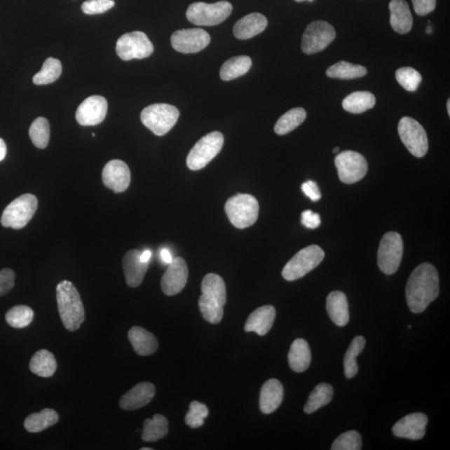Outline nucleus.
<instances>
[{"mask_svg": "<svg viewBox=\"0 0 450 450\" xmlns=\"http://www.w3.org/2000/svg\"><path fill=\"white\" fill-rule=\"evenodd\" d=\"M439 294V278L435 267L423 263L414 270L406 285V300L410 311L421 314Z\"/></svg>", "mask_w": 450, "mask_h": 450, "instance_id": "obj_1", "label": "nucleus"}, {"mask_svg": "<svg viewBox=\"0 0 450 450\" xmlns=\"http://www.w3.org/2000/svg\"><path fill=\"white\" fill-rule=\"evenodd\" d=\"M58 310L66 329L76 331L86 319L85 308L78 290L71 282L63 280L56 287Z\"/></svg>", "mask_w": 450, "mask_h": 450, "instance_id": "obj_2", "label": "nucleus"}, {"mask_svg": "<svg viewBox=\"0 0 450 450\" xmlns=\"http://www.w3.org/2000/svg\"><path fill=\"white\" fill-rule=\"evenodd\" d=\"M259 211V202L247 193H238L229 198L225 205V212L229 221L238 229H245L257 221Z\"/></svg>", "mask_w": 450, "mask_h": 450, "instance_id": "obj_3", "label": "nucleus"}, {"mask_svg": "<svg viewBox=\"0 0 450 450\" xmlns=\"http://www.w3.org/2000/svg\"><path fill=\"white\" fill-rule=\"evenodd\" d=\"M179 117L178 109L167 104L149 105L143 109L140 116L143 125L158 136L169 133L177 123Z\"/></svg>", "mask_w": 450, "mask_h": 450, "instance_id": "obj_4", "label": "nucleus"}, {"mask_svg": "<svg viewBox=\"0 0 450 450\" xmlns=\"http://www.w3.org/2000/svg\"><path fill=\"white\" fill-rule=\"evenodd\" d=\"M325 258L324 250L320 247L313 245L306 247L289 260L282 271L284 279L288 281L297 280L306 275L319 264Z\"/></svg>", "mask_w": 450, "mask_h": 450, "instance_id": "obj_5", "label": "nucleus"}, {"mask_svg": "<svg viewBox=\"0 0 450 450\" xmlns=\"http://www.w3.org/2000/svg\"><path fill=\"white\" fill-rule=\"evenodd\" d=\"M38 209L36 196L25 193L15 198L4 210L1 224L4 227L21 229L26 226Z\"/></svg>", "mask_w": 450, "mask_h": 450, "instance_id": "obj_6", "label": "nucleus"}, {"mask_svg": "<svg viewBox=\"0 0 450 450\" xmlns=\"http://www.w3.org/2000/svg\"><path fill=\"white\" fill-rule=\"evenodd\" d=\"M233 6L227 1L214 4L196 2L188 8L187 19L200 26H214L221 24L231 15Z\"/></svg>", "mask_w": 450, "mask_h": 450, "instance_id": "obj_7", "label": "nucleus"}, {"mask_svg": "<svg viewBox=\"0 0 450 450\" xmlns=\"http://www.w3.org/2000/svg\"><path fill=\"white\" fill-rule=\"evenodd\" d=\"M224 142L223 134L220 132H212L204 137L192 148L187 157V165L191 170H200L213 160Z\"/></svg>", "mask_w": 450, "mask_h": 450, "instance_id": "obj_8", "label": "nucleus"}, {"mask_svg": "<svg viewBox=\"0 0 450 450\" xmlns=\"http://www.w3.org/2000/svg\"><path fill=\"white\" fill-rule=\"evenodd\" d=\"M403 251V240L400 233H386L378 250V266L381 271L386 275L396 273L402 260Z\"/></svg>", "mask_w": 450, "mask_h": 450, "instance_id": "obj_9", "label": "nucleus"}, {"mask_svg": "<svg viewBox=\"0 0 450 450\" xmlns=\"http://www.w3.org/2000/svg\"><path fill=\"white\" fill-rule=\"evenodd\" d=\"M401 140L409 151L417 158L425 156L429 149L427 133L420 123L410 117L401 118L398 127Z\"/></svg>", "mask_w": 450, "mask_h": 450, "instance_id": "obj_10", "label": "nucleus"}, {"mask_svg": "<svg viewBox=\"0 0 450 450\" xmlns=\"http://www.w3.org/2000/svg\"><path fill=\"white\" fill-rule=\"evenodd\" d=\"M154 46L147 35L141 31L122 35L116 43V53L123 60L148 58L153 54Z\"/></svg>", "mask_w": 450, "mask_h": 450, "instance_id": "obj_11", "label": "nucleus"}, {"mask_svg": "<svg viewBox=\"0 0 450 450\" xmlns=\"http://www.w3.org/2000/svg\"><path fill=\"white\" fill-rule=\"evenodd\" d=\"M336 37L332 25L325 21H315L308 25L303 34L302 50L304 54H316L327 48Z\"/></svg>", "mask_w": 450, "mask_h": 450, "instance_id": "obj_12", "label": "nucleus"}, {"mask_svg": "<svg viewBox=\"0 0 450 450\" xmlns=\"http://www.w3.org/2000/svg\"><path fill=\"white\" fill-rule=\"evenodd\" d=\"M339 179L345 184H354L363 179L368 171L364 157L355 151L341 152L335 158Z\"/></svg>", "mask_w": 450, "mask_h": 450, "instance_id": "obj_13", "label": "nucleus"}, {"mask_svg": "<svg viewBox=\"0 0 450 450\" xmlns=\"http://www.w3.org/2000/svg\"><path fill=\"white\" fill-rule=\"evenodd\" d=\"M210 43V34L202 29L177 30L171 36L172 47L183 54L200 52L208 46Z\"/></svg>", "mask_w": 450, "mask_h": 450, "instance_id": "obj_14", "label": "nucleus"}, {"mask_svg": "<svg viewBox=\"0 0 450 450\" xmlns=\"http://www.w3.org/2000/svg\"><path fill=\"white\" fill-rule=\"evenodd\" d=\"M107 110V100L102 96L94 95L87 98L79 106L75 116L79 125L94 126L104 121Z\"/></svg>", "mask_w": 450, "mask_h": 450, "instance_id": "obj_15", "label": "nucleus"}, {"mask_svg": "<svg viewBox=\"0 0 450 450\" xmlns=\"http://www.w3.org/2000/svg\"><path fill=\"white\" fill-rule=\"evenodd\" d=\"M188 276L186 262L182 258L174 259L162 277L163 292L168 296H173L180 293L187 284Z\"/></svg>", "mask_w": 450, "mask_h": 450, "instance_id": "obj_16", "label": "nucleus"}, {"mask_svg": "<svg viewBox=\"0 0 450 450\" xmlns=\"http://www.w3.org/2000/svg\"><path fill=\"white\" fill-rule=\"evenodd\" d=\"M102 179L105 186L114 193L125 191L131 181L130 168L122 161H109L104 168Z\"/></svg>", "mask_w": 450, "mask_h": 450, "instance_id": "obj_17", "label": "nucleus"}, {"mask_svg": "<svg viewBox=\"0 0 450 450\" xmlns=\"http://www.w3.org/2000/svg\"><path fill=\"white\" fill-rule=\"evenodd\" d=\"M428 417L423 413H413L401 418L393 427V434L399 438L418 440L426 433Z\"/></svg>", "mask_w": 450, "mask_h": 450, "instance_id": "obj_18", "label": "nucleus"}, {"mask_svg": "<svg viewBox=\"0 0 450 450\" xmlns=\"http://www.w3.org/2000/svg\"><path fill=\"white\" fill-rule=\"evenodd\" d=\"M140 254L139 250H132L128 251L123 259V268L127 285L131 288H136L142 283L149 268V262H143L140 259Z\"/></svg>", "mask_w": 450, "mask_h": 450, "instance_id": "obj_19", "label": "nucleus"}, {"mask_svg": "<svg viewBox=\"0 0 450 450\" xmlns=\"http://www.w3.org/2000/svg\"><path fill=\"white\" fill-rule=\"evenodd\" d=\"M156 395V387L151 383L143 382L132 388L120 400L123 410H135L151 402Z\"/></svg>", "mask_w": 450, "mask_h": 450, "instance_id": "obj_20", "label": "nucleus"}, {"mask_svg": "<svg viewBox=\"0 0 450 450\" xmlns=\"http://www.w3.org/2000/svg\"><path fill=\"white\" fill-rule=\"evenodd\" d=\"M284 399V388L276 379H268L264 383L259 396V408L262 413L268 414L280 407Z\"/></svg>", "mask_w": 450, "mask_h": 450, "instance_id": "obj_21", "label": "nucleus"}, {"mask_svg": "<svg viewBox=\"0 0 450 450\" xmlns=\"http://www.w3.org/2000/svg\"><path fill=\"white\" fill-rule=\"evenodd\" d=\"M275 316L276 311L273 306L260 307L249 316L245 329L247 332H255L260 336H264L271 329Z\"/></svg>", "mask_w": 450, "mask_h": 450, "instance_id": "obj_22", "label": "nucleus"}, {"mask_svg": "<svg viewBox=\"0 0 450 450\" xmlns=\"http://www.w3.org/2000/svg\"><path fill=\"white\" fill-rule=\"evenodd\" d=\"M326 311L330 320L339 327H343L350 320L346 295L341 291H333L326 299Z\"/></svg>", "mask_w": 450, "mask_h": 450, "instance_id": "obj_23", "label": "nucleus"}, {"mask_svg": "<svg viewBox=\"0 0 450 450\" xmlns=\"http://www.w3.org/2000/svg\"><path fill=\"white\" fill-rule=\"evenodd\" d=\"M268 20L266 16L253 13L243 17L233 27V34L239 39H249L266 30Z\"/></svg>", "mask_w": 450, "mask_h": 450, "instance_id": "obj_24", "label": "nucleus"}, {"mask_svg": "<svg viewBox=\"0 0 450 450\" xmlns=\"http://www.w3.org/2000/svg\"><path fill=\"white\" fill-rule=\"evenodd\" d=\"M390 25L396 33L404 34L413 27V16L404 0H392L390 3Z\"/></svg>", "mask_w": 450, "mask_h": 450, "instance_id": "obj_25", "label": "nucleus"}, {"mask_svg": "<svg viewBox=\"0 0 450 450\" xmlns=\"http://www.w3.org/2000/svg\"><path fill=\"white\" fill-rule=\"evenodd\" d=\"M132 346L136 354L141 356H148L156 353L158 348V341L152 333L146 329L134 326L128 334Z\"/></svg>", "mask_w": 450, "mask_h": 450, "instance_id": "obj_26", "label": "nucleus"}, {"mask_svg": "<svg viewBox=\"0 0 450 450\" xmlns=\"http://www.w3.org/2000/svg\"><path fill=\"white\" fill-rule=\"evenodd\" d=\"M291 369L296 373L306 371L311 363V350L308 343L303 339H297L291 345L288 355Z\"/></svg>", "mask_w": 450, "mask_h": 450, "instance_id": "obj_27", "label": "nucleus"}, {"mask_svg": "<svg viewBox=\"0 0 450 450\" xmlns=\"http://www.w3.org/2000/svg\"><path fill=\"white\" fill-rule=\"evenodd\" d=\"M202 294L221 306L226 304V287L222 278L216 273H209L203 279L201 284Z\"/></svg>", "mask_w": 450, "mask_h": 450, "instance_id": "obj_28", "label": "nucleus"}, {"mask_svg": "<svg viewBox=\"0 0 450 450\" xmlns=\"http://www.w3.org/2000/svg\"><path fill=\"white\" fill-rule=\"evenodd\" d=\"M29 369L38 376L50 378L54 375L57 369L55 357L47 350H39L31 359Z\"/></svg>", "mask_w": 450, "mask_h": 450, "instance_id": "obj_29", "label": "nucleus"}, {"mask_svg": "<svg viewBox=\"0 0 450 450\" xmlns=\"http://www.w3.org/2000/svg\"><path fill=\"white\" fill-rule=\"evenodd\" d=\"M59 421V414L52 409H45L39 413L31 414L25 421V430L29 433H39Z\"/></svg>", "mask_w": 450, "mask_h": 450, "instance_id": "obj_30", "label": "nucleus"}, {"mask_svg": "<svg viewBox=\"0 0 450 450\" xmlns=\"http://www.w3.org/2000/svg\"><path fill=\"white\" fill-rule=\"evenodd\" d=\"M376 100L372 93L359 91L352 93L343 101V108L352 114H362L374 107Z\"/></svg>", "mask_w": 450, "mask_h": 450, "instance_id": "obj_31", "label": "nucleus"}, {"mask_svg": "<svg viewBox=\"0 0 450 450\" xmlns=\"http://www.w3.org/2000/svg\"><path fill=\"white\" fill-rule=\"evenodd\" d=\"M252 66V60L249 56L233 57L223 64L220 69V78L224 81H232L249 72Z\"/></svg>", "mask_w": 450, "mask_h": 450, "instance_id": "obj_32", "label": "nucleus"}, {"mask_svg": "<svg viewBox=\"0 0 450 450\" xmlns=\"http://www.w3.org/2000/svg\"><path fill=\"white\" fill-rule=\"evenodd\" d=\"M169 432V422L162 414H156L150 420L147 418L144 423L142 439L144 442H156L164 439Z\"/></svg>", "mask_w": 450, "mask_h": 450, "instance_id": "obj_33", "label": "nucleus"}, {"mask_svg": "<svg viewBox=\"0 0 450 450\" xmlns=\"http://www.w3.org/2000/svg\"><path fill=\"white\" fill-rule=\"evenodd\" d=\"M334 389L329 383H321L318 385L314 390L311 392L306 405L304 412L311 414L317 411L325 405L328 404L332 400Z\"/></svg>", "mask_w": 450, "mask_h": 450, "instance_id": "obj_34", "label": "nucleus"}, {"mask_svg": "<svg viewBox=\"0 0 450 450\" xmlns=\"http://www.w3.org/2000/svg\"><path fill=\"white\" fill-rule=\"evenodd\" d=\"M329 78L339 79H354L365 76L367 69L364 66L348 63L346 61L339 62L326 70Z\"/></svg>", "mask_w": 450, "mask_h": 450, "instance_id": "obj_35", "label": "nucleus"}, {"mask_svg": "<svg viewBox=\"0 0 450 450\" xmlns=\"http://www.w3.org/2000/svg\"><path fill=\"white\" fill-rule=\"evenodd\" d=\"M306 111L303 108L290 109L277 121L275 126V133L280 135L289 134L306 121Z\"/></svg>", "mask_w": 450, "mask_h": 450, "instance_id": "obj_36", "label": "nucleus"}, {"mask_svg": "<svg viewBox=\"0 0 450 450\" xmlns=\"http://www.w3.org/2000/svg\"><path fill=\"white\" fill-rule=\"evenodd\" d=\"M365 345L366 341L363 336H356L353 339L350 347L346 351L345 360H343V367H345L346 378H354L358 373L359 367L356 360L357 357L364 350Z\"/></svg>", "mask_w": 450, "mask_h": 450, "instance_id": "obj_37", "label": "nucleus"}, {"mask_svg": "<svg viewBox=\"0 0 450 450\" xmlns=\"http://www.w3.org/2000/svg\"><path fill=\"white\" fill-rule=\"evenodd\" d=\"M61 74V62L50 57L43 63L41 71L34 75L33 82L36 86L48 85L56 81Z\"/></svg>", "mask_w": 450, "mask_h": 450, "instance_id": "obj_38", "label": "nucleus"}, {"mask_svg": "<svg viewBox=\"0 0 450 450\" xmlns=\"http://www.w3.org/2000/svg\"><path fill=\"white\" fill-rule=\"evenodd\" d=\"M29 134L35 147L46 149L50 138V123L46 118H37L31 125Z\"/></svg>", "mask_w": 450, "mask_h": 450, "instance_id": "obj_39", "label": "nucleus"}, {"mask_svg": "<svg viewBox=\"0 0 450 450\" xmlns=\"http://www.w3.org/2000/svg\"><path fill=\"white\" fill-rule=\"evenodd\" d=\"M34 319L32 308L26 306H16L6 313V320L13 328L27 327Z\"/></svg>", "mask_w": 450, "mask_h": 450, "instance_id": "obj_40", "label": "nucleus"}, {"mask_svg": "<svg viewBox=\"0 0 450 450\" xmlns=\"http://www.w3.org/2000/svg\"><path fill=\"white\" fill-rule=\"evenodd\" d=\"M198 306L203 317L211 324H219L223 319L224 307L217 302L201 295L198 299Z\"/></svg>", "mask_w": 450, "mask_h": 450, "instance_id": "obj_41", "label": "nucleus"}, {"mask_svg": "<svg viewBox=\"0 0 450 450\" xmlns=\"http://www.w3.org/2000/svg\"><path fill=\"white\" fill-rule=\"evenodd\" d=\"M397 81L404 90L409 92L416 91L422 81V76L417 70L404 67L397 70L395 74Z\"/></svg>", "mask_w": 450, "mask_h": 450, "instance_id": "obj_42", "label": "nucleus"}, {"mask_svg": "<svg viewBox=\"0 0 450 450\" xmlns=\"http://www.w3.org/2000/svg\"><path fill=\"white\" fill-rule=\"evenodd\" d=\"M209 416V409L204 404L193 401L189 405V410L185 416V423L193 429L201 427L204 425L205 420Z\"/></svg>", "mask_w": 450, "mask_h": 450, "instance_id": "obj_43", "label": "nucleus"}, {"mask_svg": "<svg viewBox=\"0 0 450 450\" xmlns=\"http://www.w3.org/2000/svg\"><path fill=\"white\" fill-rule=\"evenodd\" d=\"M362 439L359 432L350 430L339 435L332 444V450H360Z\"/></svg>", "mask_w": 450, "mask_h": 450, "instance_id": "obj_44", "label": "nucleus"}, {"mask_svg": "<svg viewBox=\"0 0 450 450\" xmlns=\"http://www.w3.org/2000/svg\"><path fill=\"white\" fill-rule=\"evenodd\" d=\"M114 0H88L82 4V11L86 15H100L114 6Z\"/></svg>", "mask_w": 450, "mask_h": 450, "instance_id": "obj_45", "label": "nucleus"}, {"mask_svg": "<svg viewBox=\"0 0 450 450\" xmlns=\"http://www.w3.org/2000/svg\"><path fill=\"white\" fill-rule=\"evenodd\" d=\"M15 273L11 268H4L0 271V297L4 296L14 288Z\"/></svg>", "mask_w": 450, "mask_h": 450, "instance_id": "obj_46", "label": "nucleus"}, {"mask_svg": "<svg viewBox=\"0 0 450 450\" xmlns=\"http://www.w3.org/2000/svg\"><path fill=\"white\" fill-rule=\"evenodd\" d=\"M414 11L418 16H425L435 11L436 0H412Z\"/></svg>", "mask_w": 450, "mask_h": 450, "instance_id": "obj_47", "label": "nucleus"}, {"mask_svg": "<svg viewBox=\"0 0 450 450\" xmlns=\"http://www.w3.org/2000/svg\"><path fill=\"white\" fill-rule=\"evenodd\" d=\"M301 222L304 226L308 229H316L321 224L320 216L311 210H306L302 213Z\"/></svg>", "mask_w": 450, "mask_h": 450, "instance_id": "obj_48", "label": "nucleus"}, {"mask_svg": "<svg viewBox=\"0 0 450 450\" xmlns=\"http://www.w3.org/2000/svg\"><path fill=\"white\" fill-rule=\"evenodd\" d=\"M301 188L304 195L310 198L312 201L316 202L320 200V191L315 181H307L302 184Z\"/></svg>", "mask_w": 450, "mask_h": 450, "instance_id": "obj_49", "label": "nucleus"}, {"mask_svg": "<svg viewBox=\"0 0 450 450\" xmlns=\"http://www.w3.org/2000/svg\"><path fill=\"white\" fill-rule=\"evenodd\" d=\"M161 255L163 261H164L165 264H170L172 261H173L174 259L173 257H172V254H170V251L167 249H163L161 250Z\"/></svg>", "mask_w": 450, "mask_h": 450, "instance_id": "obj_50", "label": "nucleus"}, {"mask_svg": "<svg viewBox=\"0 0 450 450\" xmlns=\"http://www.w3.org/2000/svg\"><path fill=\"white\" fill-rule=\"evenodd\" d=\"M7 153L6 144L4 142V139H0V162L4 161V158H6Z\"/></svg>", "mask_w": 450, "mask_h": 450, "instance_id": "obj_51", "label": "nucleus"}, {"mask_svg": "<svg viewBox=\"0 0 450 450\" xmlns=\"http://www.w3.org/2000/svg\"><path fill=\"white\" fill-rule=\"evenodd\" d=\"M152 253L150 250H144V252H141L140 259L143 262H149L150 258H151Z\"/></svg>", "mask_w": 450, "mask_h": 450, "instance_id": "obj_52", "label": "nucleus"}, {"mask_svg": "<svg viewBox=\"0 0 450 450\" xmlns=\"http://www.w3.org/2000/svg\"><path fill=\"white\" fill-rule=\"evenodd\" d=\"M432 31H433V29H432L431 26H429V27L427 28L426 33L431 34Z\"/></svg>", "mask_w": 450, "mask_h": 450, "instance_id": "obj_53", "label": "nucleus"}, {"mask_svg": "<svg viewBox=\"0 0 450 450\" xmlns=\"http://www.w3.org/2000/svg\"><path fill=\"white\" fill-rule=\"evenodd\" d=\"M294 1H296V2H299V3L304 2V1L313 2V1H314V0H294Z\"/></svg>", "mask_w": 450, "mask_h": 450, "instance_id": "obj_54", "label": "nucleus"}, {"mask_svg": "<svg viewBox=\"0 0 450 450\" xmlns=\"http://www.w3.org/2000/svg\"><path fill=\"white\" fill-rule=\"evenodd\" d=\"M449 107H450V100H449L448 102H447V109H448L449 116H450V108Z\"/></svg>", "mask_w": 450, "mask_h": 450, "instance_id": "obj_55", "label": "nucleus"}, {"mask_svg": "<svg viewBox=\"0 0 450 450\" xmlns=\"http://www.w3.org/2000/svg\"><path fill=\"white\" fill-rule=\"evenodd\" d=\"M339 148L336 147V148L334 149L333 152L334 153H337V152H339Z\"/></svg>", "mask_w": 450, "mask_h": 450, "instance_id": "obj_56", "label": "nucleus"}, {"mask_svg": "<svg viewBox=\"0 0 450 450\" xmlns=\"http://www.w3.org/2000/svg\"><path fill=\"white\" fill-rule=\"evenodd\" d=\"M140 449L141 450H153L152 448H146V447H144V448H142V449Z\"/></svg>", "mask_w": 450, "mask_h": 450, "instance_id": "obj_57", "label": "nucleus"}, {"mask_svg": "<svg viewBox=\"0 0 450 450\" xmlns=\"http://www.w3.org/2000/svg\"><path fill=\"white\" fill-rule=\"evenodd\" d=\"M92 136H93V137H95V133H93V134H92Z\"/></svg>", "mask_w": 450, "mask_h": 450, "instance_id": "obj_58", "label": "nucleus"}]
</instances>
